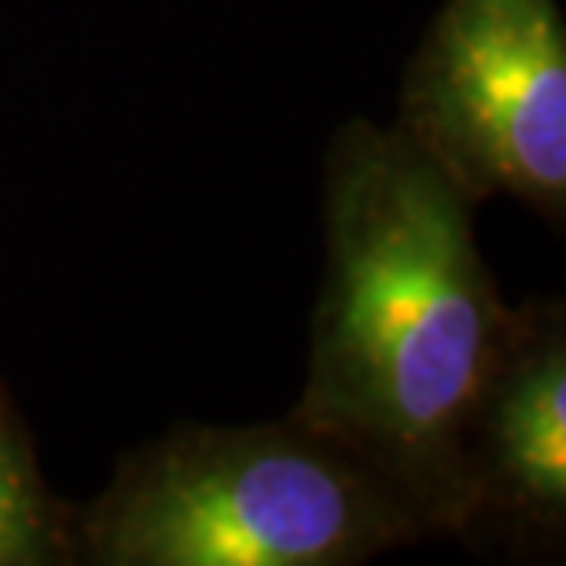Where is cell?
<instances>
[{"mask_svg":"<svg viewBox=\"0 0 566 566\" xmlns=\"http://www.w3.org/2000/svg\"><path fill=\"white\" fill-rule=\"evenodd\" d=\"M496 324L460 185L423 144L349 140L332 180V283L305 412L430 449L485 379Z\"/></svg>","mask_w":566,"mask_h":566,"instance_id":"6da1fadb","label":"cell"},{"mask_svg":"<svg viewBox=\"0 0 566 566\" xmlns=\"http://www.w3.org/2000/svg\"><path fill=\"white\" fill-rule=\"evenodd\" d=\"M365 526L357 485L283 438H207L169 449L104 518V559L140 566H316Z\"/></svg>","mask_w":566,"mask_h":566,"instance_id":"7a4b0ae2","label":"cell"},{"mask_svg":"<svg viewBox=\"0 0 566 566\" xmlns=\"http://www.w3.org/2000/svg\"><path fill=\"white\" fill-rule=\"evenodd\" d=\"M49 556V515L33 482L27 449L0 412V566Z\"/></svg>","mask_w":566,"mask_h":566,"instance_id":"5b68a950","label":"cell"},{"mask_svg":"<svg viewBox=\"0 0 566 566\" xmlns=\"http://www.w3.org/2000/svg\"><path fill=\"white\" fill-rule=\"evenodd\" d=\"M423 147L452 180L566 191V33L556 0H449L412 93Z\"/></svg>","mask_w":566,"mask_h":566,"instance_id":"3957f363","label":"cell"},{"mask_svg":"<svg viewBox=\"0 0 566 566\" xmlns=\"http://www.w3.org/2000/svg\"><path fill=\"white\" fill-rule=\"evenodd\" d=\"M501 452L512 479L548 504L566 501V360L545 354L501 405Z\"/></svg>","mask_w":566,"mask_h":566,"instance_id":"277c9868","label":"cell"}]
</instances>
